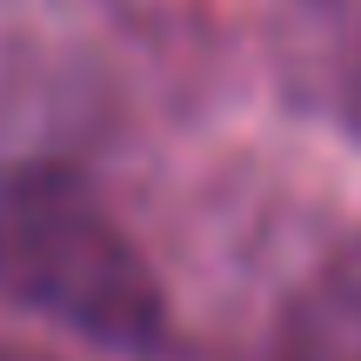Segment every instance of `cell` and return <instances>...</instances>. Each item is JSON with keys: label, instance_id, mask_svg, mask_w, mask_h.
I'll use <instances>...</instances> for the list:
<instances>
[{"label": "cell", "instance_id": "obj_1", "mask_svg": "<svg viewBox=\"0 0 361 361\" xmlns=\"http://www.w3.org/2000/svg\"><path fill=\"white\" fill-rule=\"evenodd\" d=\"M0 295L114 355L154 348L168 328V301L141 247L61 168L0 180Z\"/></svg>", "mask_w": 361, "mask_h": 361}, {"label": "cell", "instance_id": "obj_2", "mask_svg": "<svg viewBox=\"0 0 361 361\" xmlns=\"http://www.w3.org/2000/svg\"><path fill=\"white\" fill-rule=\"evenodd\" d=\"M288 361H361V247H348L301 301Z\"/></svg>", "mask_w": 361, "mask_h": 361}]
</instances>
